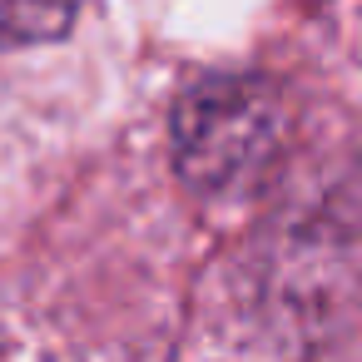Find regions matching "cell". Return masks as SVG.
Listing matches in <instances>:
<instances>
[{
  "label": "cell",
  "mask_w": 362,
  "mask_h": 362,
  "mask_svg": "<svg viewBox=\"0 0 362 362\" xmlns=\"http://www.w3.org/2000/svg\"><path fill=\"white\" fill-rule=\"evenodd\" d=\"M263 134L268 129H263V115H258V95H248V90H204L179 115L184 169L209 179V184L238 174L258 154Z\"/></svg>",
  "instance_id": "cell-1"
},
{
  "label": "cell",
  "mask_w": 362,
  "mask_h": 362,
  "mask_svg": "<svg viewBox=\"0 0 362 362\" xmlns=\"http://www.w3.org/2000/svg\"><path fill=\"white\" fill-rule=\"evenodd\" d=\"M80 0H0V45L55 40L75 25Z\"/></svg>",
  "instance_id": "cell-2"
}]
</instances>
